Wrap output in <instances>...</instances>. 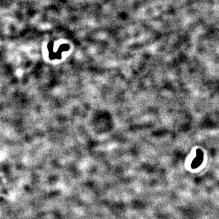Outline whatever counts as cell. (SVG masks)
I'll use <instances>...</instances> for the list:
<instances>
[{"label":"cell","instance_id":"6da1fadb","mask_svg":"<svg viewBox=\"0 0 219 219\" xmlns=\"http://www.w3.org/2000/svg\"><path fill=\"white\" fill-rule=\"evenodd\" d=\"M203 159V155L202 152L201 150H198L197 151V155L195 158L194 159V161H193L192 164V167L194 169L198 167L200 164H201V162H202Z\"/></svg>","mask_w":219,"mask_h":219}]
</instances>
